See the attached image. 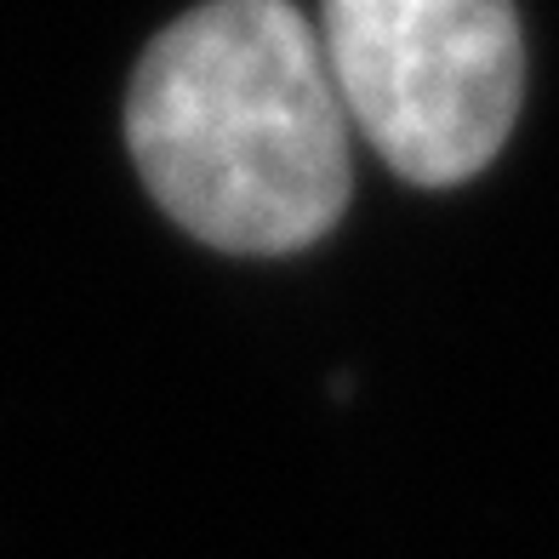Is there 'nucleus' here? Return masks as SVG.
Wrapping results in <instances>:
<instances>
[{
  "mask_svg": "<svg viewBox=\"0 0 559 559\" xmlns=\"http://www.w3.org/2000/svg\"><path fill=\"white\" fill-rule=\"evenodd\" d=\"M348 109L314 17L206 0L138 58L126 143L160 212L235 258L309 251L348 206Z\"/></svg>",
  "mask_w": 559,
  "mask_h": 559,
  "instance_id": "1",
  "label": "nucleus"
},
{
  "mask_svg": "<svg viewBox=\"0 0 559 559\" xmlns=\"http://www.w3.org/2000/svg\"><path fill=\"white\" fill-rule=\"evenodd\" d=\"M320 46L348 126L417 189L479 177L520 120L514 0H320Z\"/></svg>",
  "mask_w": 559,
  "mask_h": 559,
  "instance_id": "2",
  "label": "nucleus"
}]
</instances>
